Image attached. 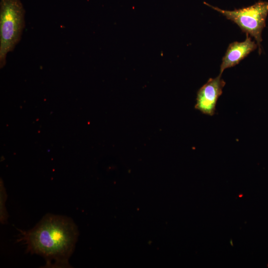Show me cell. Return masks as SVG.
Wrapping results in <instances>:
<instances>
[{
  "mask_svg": "<svg viewBox=\"0 0 268 268\" xmlns=\"http://www.w3.org/2000/svg\"><path fill=\"white\" fill-rule=\"evenodd\" d=\"M204 3L236 23L243 32L253 37L261 54L262 34L268 14V1H259L251 6L233 10L222 9L205 2Z\"/></svg>",
  "mask_w": 268,
  "mask_h": 268,
  "instance_id": "obj_3",
  "label": "cell"
},
{
  "mask_svg": "<svg viewBox=\"0 0 268 268\" xmlns=\"http://www.w3.org/2000/svg\"><path fill=\"white\" fill-rule=\"evenodd\" d=\"M25 9L20 0L0 1V67L20 40L25 26Z\"/></svg>",
  "mask_w": 268,
  "mask_h": 268,
  "instance_id": "obj_2",
  "label": "cell"
},
{
  "mask_svg": "<svg viewBox=\"0 0 268 268\" xmlns=\"http://www.w3.org/2000/svg\"><path fill=\"white\" fill-rule=\"evenodd\" d=\"M6 194L3 186L0 187V220L1 223L5 222L7 219V213L4 206Z\"/></svg>",
  "mask_w": 268,
  "mask_h": 268,
  "instance_id": "obj_6",
  "label": "cell"
},
{
  "mask_svg": "<svg viewBox=\"0 0 268 268\" xmlns=\"http://www.w3.org/2000/svg\"><path fill=\"white\" fill-rule=\"evenodd\" d=\"M225 84L221 74L215 78H209L197 92L195 108L203 114L214 115L217 100L222 94Z\"/></svg>",
  "mask_w": 268,
  "mask_h": 268,
  "instance_id": "obj_4",
  "label": "cell"
},
{
  "mask_svg": "<svg viewBox=\"0 0 268 268\" xmlns=\"http://www.w3.org/2000/svg\"><path fill=\"white\" fill-rule=\"evenodd\" d=\"M257 44L246 34V38L243 42L235 41L228 46L222 59L219 74L228 68L235 66L257 48Z\"/></svg>",
  "mask_w": 268,
  "mask_h": 268,
  "instance_id": "obj_5",
  "label": "cell"
},
{
  "mask_svg": "<svg viewBox=\"0 0 268 268\" xmlns=\"http://www.w3.org/2000/svg\"><path fill=\"white\" fill-rule=\"evenodd\" d=\"M17 240L26 246L30 254L42 256L46 268H70L78 232L72 220L65 216L47 214L28 231L19 230Z\"/></svg>",
  "mask_w": 268,
  "mask_h": 268,
  "instance_id": "obj_1",
  "label": "cell"
}]
</instances>
